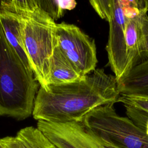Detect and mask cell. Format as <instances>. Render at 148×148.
<instances>
[{
	"label": "cell",
	"mask_w": 148,
	"mask_h": 148,
	"mask_svg": "<svg viewBox=\"0 0 148 148\" xmlns=\"http://www.w3.org/2000/svg\"><path fill=\"white\" fill-rule=\"evenodd\" d=\"M87 131L90 134V135L92 137L94 140L95 141V143L97 144L99 148H121V147H120L119 146H118L117 145L112 142V141L109 140L108 139L94 135L89 132L88 131Z\"/></svg>",
	"instance_id": "15"
},
{
	"label": "cell",
	"mask_w": 148,
	"mask_h": 148,
	"mask_svg": "<svg viewBox=\"0 0 148 148\" xmlns=\"http://www.w3.org/2000/svg\"><path fill=\"white\" fill-rule=\"evenodd\" d=\"M0 25L10 46L30 71H32L30 61L24 46L21 16L0 10Z\"/></svg>",
	"instance_id": "8"
},
{
	"label": "cell",
	"mask_w": 148,
	"mask_h": 148,
	"mask_svg": "<svg viewBox=\"0 0 148 148\" xmlns=\"http://www.w3.org/2000/svg\"><path fill=\"white\" fill-rule=\"evenodd\" d=\"M0 148H3V147H2V146L1 145V143H0Z\"/></svg>",
	"instance_id": "20"
},
{
	"label": "cell",
	"mask_w": 148,
	"mask_h": 148,
	"mask_svg": "<svg viewBox=\"0 0 148 148\" xmlns=\"http://www.w3.org/2000/svg\"><path fill=\"white\" fill-rule=\"evenodd\" d=\"M113 106L110 103L93 109L80 123L91 133L108 139L121 148H148L145 132L128 117L118 114Z\"/></svg>",
	"instance_id": "5"
},
{
	"label": "cell",
	"mask_w": 148,
	"mask_h": 148,
	"mask_svg": "<svg viewBox=\"0 0 148 148\" xmlns=\"http://www.w3.org/2000/svg\"><path fill=\"white\" fill-rule=\"evenodd\" d=\"M146 39H147V50H148V19L147 21V23H146Z\"/></svg>",
	"instance_id": "17"
},
{
	"label": "cell",
	"mask_w": 148,
	"mask_h": 148,
	"mask_svg": "<svg viewBox=\"0 0 148 148\" xmlns=\"http://www.w3.org/2000/svg\"><path fill=\"white\" fill-rule=\"evenodd\" d=\"M24 46L35 79L45 90L49 83L51 58L58 45L57 23L39 8L21 15Z\"/></svg>",
	"instance_id": "4"
},
{
	"label": "cell",
	"mask_w": 148,
	"mask_h": 148,
	"mask_svg": "<svg viewBox=\"0 0 148 148\" xmlns=\"http://www.w3.org/2000/svg\"><path fill=\"white\" fill-rule=\"evenodd\" d=\"M120 95L116 77L96 69L74 82L40 87L32 116L38 121L82 122L93 109L118 102Z\"/></svg>",
	"instance_id": "1"
},
{
	"label": "cell",
	"mask_w": 148,
	"mask_h": 148,
	"mask_svg": "<svg viewBox=\"0 0 148 148\" xmlns=\"http://www.w3.org/2000/svg\"><path fill=\"white\" fill-rule=\"evenodd\" d=\"M118 88L120 94L148 96V58L118 82Z\"/></svg>",
	"instance_id": "10"
},
{
	"label": "cell",
	"mask_w": 148,
	"mask_h": 148,
	"mask_svg": "<svg viewBox=\"0 0 148 148\" xmlns=\"http://www.w3.org/2000/svg\"><path fill=\"white\" fill-rule=\"evenodd\" d=\"M3 148H22L20 141L15 136H6L0 139Z\"/></svg>",
	"instance_id": "16"
},
{
	"label": "cell",
	"mask_w": 148,
	"mask_h": 148,
	"mask_svg": "<svg viewBox=\"0 0 148 148\" xmlns=\"http://www.w3.org/2000/svg\"><path fill=\"white\" fill-rule=\"evenodd\" d=\"M50 148H58V147H57L56 146H55L53 144H52V143H51V145H50Z\"/></svg>",
	"instance_id": "19"
},
{
	"label": "cell",
	"mask_w": 148,
	"mask_h": 148,
	"mask_svg": "<svg viewBox=\"0 0 148 148\" xmlns=\"http://www.w3.org/2000/svg\"><path fill=\"white\" fill-rule=\"evenodd\" d=\"M58 46L82 76L96 69L98 62L95 41L78 27L62 22L57 24Z\"/></svg>",
	"instance_id": "6"
},
{
	"label": "cell",
	"mask_w": 148,
	"mask_h": 148,
	"mask_svg": "<svg viewBox=\"0 0 148 148\" xmlns=\"http://www.w3.org/2000/svg\"><path fill=\"white\" fill-rule=\"evenodd\" d=\"M145 132L146 133V134L147 135V137H148V119L146 121V125H145Z\"/></svg>",
	"instance_id": "18"
},
{
	"label": "cell",
	"mask_w": 148,
	"mask_h": 148,
	"mask_svg": "<svg viewBox=\"0 0 148 148\" xmlns=\"http://www.w3.org/2000/svg\"><path fill=\"white\" fill-rule=\"evenodd\" d=\"M38 6L54 21L61 17L66 10H72L76 6L74 0H37Z\"/></svg>",
	"instance_id": "12"
},
{
	"label": "cell",
	"mask_w": 148,
	"mask_h": 148,
	"mask_svg": "<svg viewBox=\"0 0 148 148\" xmlns=\"http://www.w3.org/2000/svg\"><path fill=\"white\" fill-rule=\"evenodd\" d=\"M148 0H111L105 20L109 23L106 50L114 75L123 76L148 58L146 23Z\"/></svg>",
	"instance_id": "2"
},
{
	"label": "cell",
	"mask_w": 148,
	"mask_h": 148,
	"mask_svg": "<svg viewBox=\"0 0 148 148\" xmlns=\"http://www.w3.org/2000/svg\"><path fill=\"white\" fill-rule=\"evenodd\" d=\"M83 77L57 45L51 58L49 85L69 83L77 81Z\"/></svg>",
	"instance_id": "9"
},
{
	"label": "cell",
	"mask_w": 148,
	"mask_h": 148,
	"mask_svg": "<svg viewBox=\"0 0 148 148\" xmlns=\"http://www.w3.org/2000/svg\"><path fill=\"white\" fill-rule=\"evenodd\" d=\"M37 128L58 148H99L80 122L58 123L38 120Z\"/></svg>",
	"instance_id": "7"
},
{
	"label": "cell",
	"mask_w": 148,
	"mask_h": 148,
	"mask_svg": "<svg viewBox=\"0 0 148 148\" xmlns=\"http://www.w3.org/2000/svg\"><path fill=\"white\" fill-rule=\"evenodd\" d=\"M16 137L22 148H50L51 143L38 128L33 127L21 129Z\"/></svg>",
	"instance_id": "11"
},
{
	"label": "cell",
	"mask_w": 148,
	"mask_h": 148,
	"mask_svg": "<svg viewBox=\"0 0 148 148\" xmlns=\"http://www.w3.org/2000/svg\"><path fill=\"white\" fill-rule=\"evenodd\" d=\"M118 102L148 113V96L120 94Z\"/></svg>",
	"instance_id": "14"
},
{
	"label": "cell",
	"mask_w": 148,
	"mask_h": 148,
	"mask_svg": "<svg viewBox=\"0 0 148 148\" xmlns=\"http://www.w3.org/2000/svg\"><path fill=\"white\" fill-rule=\"evenodd\" d=\"M39 84L9 44L0 25V116L24 120L32 114Z\"/></svg>",
	"instance_id": "3"
},
{
	"label": "cell",
	"mask_w": 148,
	"mask_h": 148,
	"mask_svg": "<svg viewBox=\"0 0 148 148\" xmlns=\"http://www.w3.org/2000/svg\"><path fill=\"white\" fill-rule=\"evenodd\" d=\"M37 0H7L0 2V10L21 15L38 8Z\"/></svg>",
	"instance_id": "13"
}]
</instances>
